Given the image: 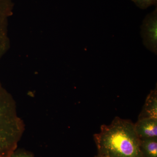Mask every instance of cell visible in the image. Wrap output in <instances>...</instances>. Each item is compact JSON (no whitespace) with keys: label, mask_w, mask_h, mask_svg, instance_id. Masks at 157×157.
Instances as JSON below:
<instances>
[{"label":"cell","mask_w":157,"mask_h":157,"mask_svg":"<svg viewBox=\"0 0 157 157\" xmlns=\"http://www.w3.org/2000/svg\"><path fill=\"white\" fill-rule=\"evenodd\" d=\"M157 9L148 14L142 26V36L145 46L156 53L157 39Z\"/></svg>","instance_id":"obj_3"},{"label":"cell","mask_w":157,"mask_h":157,"mask_svg":"<svg viewBox=\"0 0 157 157\" xmlns=\"http://www.w3.org/2000/svg\"><path fill=\"white\" fill-rule=\"evenodd\" d=\"M134 128L140 140L157 138V120L149 118H138Z\"/></svg>","instance_id":"obj_4"},{"label":"cell","mask_w":157,"mask_h":157,"mask_svg":"<svg viewBox=\"0 0 157 157\" xmlns=\"http://www.w3.org/2000/svg\"><path fill=\"white\" fill-rule=\"evenodd\" d=\"M10 7V0H0V55L3 52L4 47L3 45L4 38H3L2 23L9 14Z\"/></svg>","instance_id":"obj_7"},{"label":"cell","mask_w":157,"mask_h":157,"mask_svg":"<svg viewBox=\"0 0 157 157\" xmlns=\"http://www.w3.org/2000/svg\"><path fill=\"white\" fill-rule=\"evenodd\" d=\"M140 148L144 157H157V138L140 140Z\"/></svg>","instance_id":"obj_6"},{"label":"cell","mask_w":157,"mask_h":157,"mask_svg":"<svg viewBox=\"0 0 157 157\" xmlns=\"http://www.w3.org/2000/svg\"><path fill=\"white\" fill-rule=\"evenodd\" d=\"M95 157H103L101 156L100 155H97V156H95Z\"/></svg>","instance_id":"obj_10"},{"label":"cell","mask_w":157,"mask_h":157,"mask_svg":"<svg viewBox=\"0 0 157 157\" xmlns=\"http://www.w3.org/2000/svg\"><path fill=\"white\" fill-rule=\"evenodd\" d=\"M9 157H35V156L32 152L17 147Z\"/></svg>","instance_id":"obj_8"},{"label":"cell","mask_w":157,"mask_h":157,"mask_svg":"<svg viewBox=\"0 0 157 157\" xmlns=\"http://www.w3.org/2000/svg\"><path fill=\"white\" fill-rule=\"evenodd\" d=\"M98 155L103 157H144L140 140L131 121L114 118L109 125H102L94 135Z\"/></svg>","instance_id":"obj_1"},{"label":"cell","mask_w":157,"mask_h":157,"mask_svg":"<svg viewBox=\"0 0 157 157\" xmlns=\"http://www.w3.org/2000/svg\"><path fill=\"white\" fill-rule=\"evenodd\" d=\"M149 118L157 120V87L151 91L147 96L143 109L138 118Z\"/></svg>","instance_id":"obj_5"},{"label":"cell","mask_w":157,"mask_h":157,"mask_svg":"<svg viewBox=\"0 0 157 157\" xmlns=\"http://www.w3.org/2000/svg\"><path fill=\"white\" fill-rule=\"evenodd\" d=\"M137 6L141 9H145L152 5H156L157 0H132Z\"/></svg>","instance_id":"obj_9"},{"label":"cell","mask_w":157,"mask_h":157,"mask_svg":"<svg viewBox=\"0 0 157 157\" xmlns=\"http://www.w3.org/2000/svg\"><path fill=\"white\" fill-rule=\"evenodd\" d=\"M25 127L16 101L0 83V157H9L18 147Z\"/></svg>","instance_id":"obj_2"}]
</instances>
